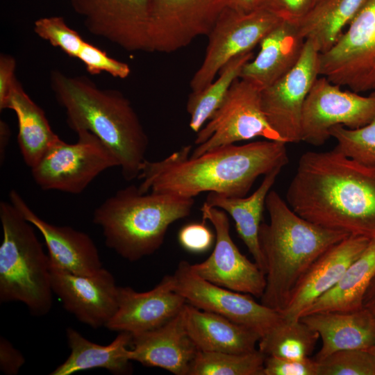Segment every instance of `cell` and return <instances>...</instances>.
Listing matches in <instances>:
<instances>
[{
    "mask_svg": "<svg viewBox=\"0 0 375 375\" xmlns=\"http://www.w3.org/2000/svg\"><path fill=\"white\" fill-rule=\"evenodd\" d=\"M286 201L299 215L319 226L375 238V165L335 148L307 151L299 158Z\"/></svg>",
    "mask_w": 375,
    "mask_h": 375,
    "instance_id": "obj_1",
    "label": "cell"
},
{
    "mask_svg": "<svg viewBox=\"0 0 375 375\" xmlns=\"http://www.w3.org/2000/svg\"><path fill=\"white\" fill-rule=\"evenodd\" d=\"M286 144L269 140L231 144L197 156H191L192 147L186 145L163 159H146L138 189L142 193L166 192L189 198L203 192L244 197L260 176L289 162Z\"/></svg>",
    "mask_w": 375,
    "mask_h": 375,
    "instance_id": "obj_2",
    "label": "cell"
},
{
    "mask_svg": "<svg viewBox=\"0 0 375 375\" xmlns=\"http://www.w3.org/2000/svg\"><path fill=\"white\" fill-rule=\"evenodd\" d=\"M50 83L68 126L95 135L117 159L123 178H138L149 142L130 101L118 90L99 88L87 76L57 69L51 72Z\"/></svg>",
    "mask_w": 375,
    "mask_h": 375,
    "instance_id": "obj_3",
    "label": "cell"
},
{
    "mask_svg": "<svg viewBox=\"0 0 375 375\" xmlns=\"http://www.w3.org/2000/svg\"><path fill=\"white\" fill-rule=\"evenodd\" d=\"M265 207L269 222H262L259 231L266 278L260 300L281 312L312 264L349 235L304 219L274 190L268 193Z\"/></svg>",
    "mask_w": 375,
    "mask_h": 375,
    "instance_id": "obj_4",
    "label": "cell"
},
{
    "mask_svg": "<svg viewBox=\"0 0 375 375\" xmlns=\"http://www.w3.org/2000/svg\"><path fill=\"white\" fill-rule=\"evenodd\" d=\"M194 198L166 192H141L131 185L106 199L94 210L108 247L130 262L156 252L174 222L190 215Z\"/></svg>",
    "mask_w": 375,
    "mask_h": 375,
    "instance_id": "obj_5",
    "label": "cell"
},
{
    "mask_svg": "<svg viewBox=\"0 0 375 375\" xmlns=\"http://www.w3.org/2000/svg\"><path fill=\"white\" fill-rule=\"evenodd\" d=\"M0 301H18L31 314L47 315L53 305L50 260L34 226L10 201H1Z\"/></svg>",
    "mask_w": 375,
    "mask_h": 375,
    "instance_id": "obj_6",
    "label": "cell"
},
{
    "mask_svg": "<svg viewBox=\"0 0 375 375\" xmlns=\"http://www.w3.org/2000/svg\"><path fill=\"white\" fill-rule=\"evenodd\" d=\"M76 133V143L59 138L31 168L42 190L80 194L103 171L119 167L115 155L95 135L85 130Z\"/></svg>",
    "mask_w": 375,
    "mask_h": 375,
    "instance_id": "obj_7",
    "label": "cell"
},
{
    "mask_svg": "<svg viewBox=\"0 0 375 375\" xmlns=\"http://www.w3.org/2000/svg\"><path fill=\"white\" fill-rule=\"evenodd\" d=\"M256 137L283 141L270 126L262 110L261 90L238 78L219 107L197 133V147L190 156H197L216 147Z\"/></svg>",
    "mask_w": 375,
    "mask_h": 375,
    "instance_id": "obj_8",
    "label": "cell"
},
{
    "mask_svg": "<svg viewBox=\"0 0 375 375\" xmlns=\"http://www.w3.org/2000/svg\"><path fill=\"white\" fill-rule=\"evenodd\" d=\"M319 73L357 93L375 90V0H367L348 29L319 53Z\"/></svg>",
    "mask_w": 375,
    "mask_h": 375,
    "instance_id": "obj_9",
    "label": "cell"
},
{
    "mask_svg": "<svg viewBox=\"0 0 375 375\" xmlns=\"http://www.w3.org/2000/svg\"><path fill=\"white\" fill-rule=\"evenodd\" d=\"M281 21L260 7L249 12L224 7L208 35L203 61L190 81L192 92L210 84L228 62L252 51Z\"/></svg>",
    "mask_w": 375,
    "mask_h": 375,
    "instance_id": "obj_10",
    "label": "cell"
},
{
    "mask_svg": "<svg viewBox=\"0 0 375 375\" xmlns=\"http://www.w3.org/2000/svg\"><path fill=\"white\" fill-rule=\"evenodd\" d=\"M375 118V91L364 97L342 90L325 76L317 78L304 103L302 141L313 146L324 144L330 129L341 125L350 129L363 127Z\"/></svg>",
    "mask_w": 375,
    "mask_h": 375,
    "instance_id": "obj_11",
    "label": "cell"
},
{
    "mask_svg": "<svg viewBox=\"0 0 375 375\" xmlns=\"http://www.w3.org/2000/svg\"><path fill=\"white\" fill-rule=\"evenodd\" d=\"M176 291L186 301L206 311L217 313L257 333L260 338L283 319L281 313L254 301L250 294L212 283L181 260L172 275Z\"/></svg>",
    "mask_w": 375,
    "mask_h": 375,
    "instance_id": "obj_12",
    "label": "cell"
},
{
    "mask_svg": "<svg viewBox=\"0 0 375 375\" xmlns=\"http://www.w3.org/2000/svg\"><path fill=\"white\" fill-rule=\"evenodd\" d=\"M319 52L306 40L294 67L261 90L262 110L270 126L286 143L302 141L301 120L306 97L319 73Z\"/></svg>",
    "mask_w": 375,
    "mask_h": 375,
    "instance_id": "obj_13",
    "label": "cell"
},
{
    "mask_svg": "<svg viewBox=\"0 0 375 375\" xmlns=\"http://www.w3.org/2000/svg\"><path fill=\"white\" fill-rule=\"evenodd\" d=\"M200 210L203 220L209 221L215 228V244L206 260L191 265L192 271L215 285L260 298L266 285L265 274L233 241L226 212L205 202Z\"/></svg>",
    "mask_w": 375,
    "mask_h": 375,
    "instance_id": "obj_14",
    "label": "cell"
},
{
    "mask_svg": "<svg viewBox=\"0 0 375 375\" xmlns=\"http://www.w3.org/2000/svg\"><path fill=\"white\" fill-rule=\"evenodd\" d=\"M222 0H149L151 52L172 53L211 31Z\"/></svg>",
    "mask_w": 375,
    "mask_h": 375,
    "instance_id": "obj_15",
    "label": "cell"
},
{
    "mask_svg": "<svg viewBox=\"0 0 375 375\" xmlns=\"http://www.w3.org/2000/svg\"><path fill=\"white\" fill-rule=\"evenodd\" d=\"M92 34L128 51L151 52L149 0H71Z\"/></svg>",
    "mask_w": 375,
    "mask_h": 375,
    "instance_id": "obj_16",
    "label": "cell"
},
{
    "mask_svg": "<svg viewBox=\"0 0 375 375\" xmlns=\"http://www.w3.org/2000/svg\"><path fill=\"white\" fill-rule=\"evenodd\" d=\"M50 269L53 292L64 308L93 328L106 327L118 306L119 287L112 274L103 267L92 275L73 274L51 264Z\"/></svg>",
    "mask_w": 375,
    "mask_h": 375,
    "instance_id": "obj_17",
    "label": "cell"
},
{
    "mask_svg": "<svg viewBox=\"0 0 375 375\" xmlns=\"http://www.w3.org/2000/svg\"><path fill=\"white\" fill-rule=\"evenodd\" d=\"M186 300L174 288L172 275L165 276L153 289L139 292L119 287L116 312L106 327L113 331L137 334L165 324L183 308Z\"/></svg>",
    "mask_w": 375,
    "mask_h": 375,
    "instance_id": "obj_18",
    "label": "cell"
},
{
    "mask_svg": "<svg viewBox=\"0 0 375 375\" xmlns=\"http://www.w3.org/2000/svg\"><path fill=\"white\" fill-rule=\"evenodd\" d=\"M8 197L10 201L42 235L51 266L80 275H92L103 267L98 249L87 233L44 221L15 190H12Z\"/></svg>",
    "mask_w": 375,
    "mask_h": 375,
    "instance_id": "obj_19",
    "label": "cell"
},
{
    "mask_svg": "<svg viewBox=\"0 0 375 375\" xmlns=\"http://www.w3.org/2000/svg\"><path fill=\"white\" fill-rule=\"evenodd\" d=\"M369 240L349 235L322 254L294 288L286 306L281 312L283 317L289 320L300 319L307 308L338 283Z\"/></svg>",
    "mask_w": 375,
    "mask_h": 375,
    "instance_id": "obj_20",
    "label": "cell"
},
{
    "mask_svg": "<svg viewBox=\"0 0 375 375\" xmlns=\"http://www.w3.org/2000/svg\"><path fill=\"white\" fill-rule=\"evenodd\" d=\"M198 351L187 331L183 308L161 326L132 334L128 358L146 367L162 368L175 375H188Z\"/></svg>",
    "mask_w": 375,
    "mask_h": 375,
    "instance_id": "obj_21",
    "label": "cell"
},
{
    "mask_svg": "<svg viewBox=\"0 0 375 375\" xmlns=\"http://www.w3.org/2000/svg\"><path fill=\"white\" fill-rule=\"evenodd\" d=\"M300 319L322 338L316 361L338 351L367 350L375 345V317L364 307L353 311L317 312Z\"/></svg>",
    "mask_w": 375,
    "mask_h": 375,
    "instance_id": "obj_22",
    "label": "cell"
},
{
    "mask_svg": "<svg viewBox=\"0 0 375 375\" xmlns=\"http://www.w3.org/2000/svg\"><path fill=\"white\" fill-rule=\"evenodd\" d=\"M305 41L296 24L281 21L261 40L259 53L244 65L239 78L260 90L270 86L297 64Z\"/></svg>",
    "mask_w": 375,
    "mask_h": 375,
    "instance_id": "obj_23",
    "label": "cell"
},
{
    "mask_svg": "<svg viewBox=\"0 0 375 375\" xmlns=\"http://www.w3.org/2000/svg\"><path fill=\"white\" fill-rule=\"evenodd\" d=\"M183 315L187 331L199 351L244 353L256 349L260 336L226 317L188 302Z\"/></svg>",
    "mask_w": 375,
    "mask_h": 375,
    "instance_id": "obj_24",
    "label": "cell"
},
{
    "mask_svg": "<svg viewBox=\"0 0 375 375\" xmlns=\"http://www.w3.org/2000/svg\"><path fill=\"white\" fill-rule=\"evenodd\" d=\"M66 335L70 354L50 373L51 375H71L95 368L105 369L117 375L131 373V360L128 358L131 333L119 332L107 345L88 340L72 327L66 329Z\"/></svg>",
    "mask_w": 375,
    "mask_h": 375,
    "instance_id": "obj_25",
    "label": "cell"
},
{
    "mask_svg": "<svg viewBox=\"0 0 375 375\" xmlns=\"http://www.w3.org/2000/svg\"><path fill=\"white\" fill-rule=\"evenodd\" d=\"M281 169L264 176L259 187L248 197H230L209 192L205 203L231 215L238 235L252 255L254 262L265 274V265L259 243V231L265 200Z\"/></svg>",
    "mask_w": 375,
    "mask_h": 375,
    "instance_id": "obj_26",
    "label": "cell"
},
{
    "mask_svg": "<svg viewBox=\"0 0 375 375\" xmlns=\"http://www.w3.org/2000/svg\"><path fill=\"white\" fill-rule=\"evenodd\" d=\"M6 109H11L16 114L19 148L24 162L32 168L60 138L51 129L43 110L31 99L18 80Z\"/></svg>",
    "mask_w": 375,
    "mask_h": 375,
    "instance_id": "obj_27",
    "label": "cell"
},
{
    "mask_svg": "<svg viewBox=\"0 0 375 375\" xmlns=\"http://www.w3.org/2000/svg\"><path fill=\"white\" fill-rule=\"evenodd\" d=\"M375 276V238L348 267L341 279L307 308L303 315L317 312L353 311L363 308L365 293Z\"/></svg>",
    "mask_w": 375,
    "mask_h": 375,
    "instance_id": "obj_28",
    "label": "cell"
},
{
    "mask_svg": "<svg viewBox=\"0 0 375 375\" xmlns=\"http://www.w3.org/2000/svg\"><path fill=\"white\" fill-rule=\"evenodd\" d=\"M367 0H321L297 25L305 40L319 53L328 51L342 34Z\"/></svg>",
    "mask_w": 375,
    "mask_h": 375,
    "instance_id": "obj_29",
    "label": "cell"
},
{
    "mask_svg": "<svg viewBox=\"0 0 375 375\" xmlns=\"http://www.w3.org/2000/svg\"><path fill=\"white\" fill-rule=\"evenodd\" d=\"M252 51L242 53L228 62L219 71L216 81L188 97L186 110L189 126L197 133L210 119L224 100L233 83L240 77L244 65L252 59Z\"/></svg>",
    "mask_w": 375,
    "mask_h": 375,
    "instance_id": "obj_30",
    "label": "cell"
},
{
    "mask_svg": "<svg viewBox=\"0 0 375 375\" xmlns=\"http://www.w3.org/2000/svg\"><path fill=\"white\" fill-rule=\"evenodd\" d=\"M319 333L300 319H283L258 341V350L266 356L300 360L309 358Z\"/></svg>",
    "mask_w": 375,
    "mask_h": 375,
    "instance_id": "obj_31",
    "label": "cell"
},
{
    "mask_svg": "<svg viewBox=\"0 0 375 375\" xmlns=\"http://www.w3.org/2000/svg\"><path fill=\"white\" fill-rule=\"evenodd\" d=\"M265 355L199 351L188 375H263Z\"/></svg>",
    "mask_w": 375,
    "mask_h": 375,
    "instance_id": "obj_32",
    "label": "cell"
},
{
    "mask_svg": "<svg viewBox=\"0 0 375 375\" xmlns=\"http://www.w3.org/2000/svg\"><path fill=\"white\" fill-rule=\"evenodd\" d=\"M337 141L336 150L367 165H375V118L366 126L350 129L338 125L330 129Z\"/></svg>",
    "mask_w": 375,
    "mask_h": 375,
    "instance_id": "obj_33",
    "label": "cell"
},
{
    "mask_svg": "<svg viewBox=\"0 0 375 375\" xmlns=\"http://www.w3.org/2000/svg\"><path fill=\"white\" fill-rule=\"evenodd\" d=\"M318 375H375V355L365 349H345L317 361Z\"/></svg>",
    "mask_w": 375,
    "mask_h": 375,
    "instance_id": "obj_34",
    "label": "cell"
},
{
    "mask_svg": "<svg viewBox=\"0 0 375 375\" xmlns=\"http://www.w3.org/2000/svg\"><path fill=\"white\" fill-rule=\"evenodd\" d=\"M33 30L40 38L55 47H59L72 58L78 57L85 42L78 32L70 28L65 19L59 16L37 19Z\"/></svg>",
    "mask_w": 375,
    "mask_h": 375,
    "instance_id": "obj_35",
    "label": "cell"
},
{
    "mask_svg": "<svg viewBox=\"0 0 375 375\" xmlns=\"http://www.w3.org/2000/svg\"><path fill=\"white\" fill-rule=\"evenodd\" d=\"M77 58L84 64L87 72L92 75L105 72L114 77L126 78L131 72L126 63L108 56L106 51L86 41L84 42Z\"/></svg>",
    "mask_w": 375,
    "mask_h": 375,
    "instance_id": "obj_36",
    "label": "cell"
},
{
    "mask_svg": "<svg viewBox=\"0 0 375 375\" xmlns=\"http://www.w3.org/2000/svg\"><path fill=\"white\" fill-rule=\"evenodd\" d=\"M263 375H318V364L310 357L294 360L267 356Z\"/></svg>",
    "mask_w": 375,
    "mask_h": 375,
    "instance_id": "obj_37",
    "label": "cell"
},
{
    "mask_svg": "<svg viewBox=\"0 0 375 375\" xmlns=\"http://www.w3.org/2000/svg\"><path fill=\"white\" fill-rule=\"evenodd\" d=\"M316 0H260L264 8L282 21L297 24L312 10Z\"/></svg>",
    "mask_w": 375,
    "mask_h": 375,
    "instance_id": "obj_38",
    "label": "cell"
},
{
    "mask_svg": "<svg viewBox=\"0 0 375 375\" xmlns=\"http://www.w3.org/2000/svg\"><path fill=\"white\" fill-rule=\"evenodd\" d=\"M205 222H192L185 225L180 230L178 241L185 249L193 253H202L211 247L215 235Z\"/></svg>",
    "mask_w": 375,
    "mask_h": 375,
    "instance_id": "obj_39",
    "label": "cell"
},
{
    "mask_svg": "<svg viewBox=\"0 0 375 375\" xmlns=\"http://www.w3.org/2000/svg\"><path fill=\"white\" fill-rule=\"evenodd\" d=\"M16 60L10 55H0V110L6 109V106L16 81Z\"/></svg>",
    "mask_w": 375,
    "mask_h": 375,
    "instance_id": "obj_40",
    "label": "cell"
},
{
    "mask_svg": "<svg viewBox=\"0 0 375 375\" xmlns=\"http://www.w3.org/2000/svg\"><path fill=\"white\" fill-rule=\"evenodd\" d=\"M25 363L22 353L3 336L0 338V369L6 375H16Z\"/></svg>",
    "mask_w": 375,
    "mask_h": 375,
    "instance_id": "obj_41",
    "label": "cell"
},
{
    "mask_svg": "<svg viewBox=\"0 0 375 375\" xmlns=\"http://www.w3.org/2000/svg\"><path fill=\"white\" fill-rule=\"evenodd\" d=\"M224 7L249 12L259 8L260 0H222Z\"/></svg>",
    "mask_w": 375,
    "mask_h": 375,
    "instance_id": "obj_42",
    "label": "cell"
},
{
    "mask_svg": "<svg viewBox=\"0 0 375 375\" xmlns=\"http://www.w3.org/2000/svg\"><path fill=\"white\" fill-rule=\"evenodd\" d=\"M362 305L375 317V276L365 293Z\"/></svg>",
    "mask_w": 375,
    "mask_h": 375,
    "instance_id": "obj_43",
    "label": "cell"
},
{
    "mask_svg": "<svg viewBox=\"0 0 375 375\" xmlns=\"http://www.w3.org/2000/svg\"><path fill=\"white\" fill-rule=\"evenodd\" d=\"M10 137V131L8 124L3 120L0 121V156L1 161L4 160L6 149Z\"/></svg>",
    "mask_w": 375,
    "mask_h": 375,
    "instance_id": "obj_44",
    "label": "cell"
},
{
    "mask_svg": "<svg viewBox=\"0 0 375 375\" xmlns=\"http://www.w3.org/2000/svg\"><path fill=\"white\" fill-rule=\"evenodd\" d=\"M369 351H370L371 353H372L374 355H375V345L373 346L372 347L369 348V349H367Z\"/></svg>",
    "mask_w": 375,
    "mask_h": 375,
    "instance_id": "obj_45",
    "label": "cell"
},
{
    "mask_svg": "<svg viewBox=\"0 0 375 375\" xmlns=\"http://www.w3.org/2000/svg\"><path fill=\"white\" fill-rule=\"evenodd\" d=\"M321 1V0H316V3H317L318 1ZM316 3H315V4H316Z\"/></svg>",
    "mask_w": 375,
    "mask_h": 375,
    "instance_id": "obj_46",
    "label": "cell"
}]
</instances>
